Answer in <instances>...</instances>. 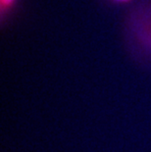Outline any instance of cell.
<instances>
[{"label":"cell","instance_id":"obj_2","mask_svg":"<svg viewBox=\"0 0 151 152\" xmlns=\"http://www.w3.org/2000/svg\"><path fill=\"white\" fill-rule=\"evenodd\" d=\"M111 1L114 3H118V4H125V3L131 2V0H111Z\"/></svg>","mask_w":151,"mask_h":152},{"label":"cell","instance_id":"obj_1","mask_svg":"<svg viewBox=\"0 0 151 152\" xmlns=\"http://www.w3.org/2000/svg\"><path fill=\"white\" fill-rule=\"evenodd\" d=\"M18 0H0V8H1L2 15L11 10L17 4Z\"/></svg>","mask_w":151,"mask_h":152}]
</instances>
